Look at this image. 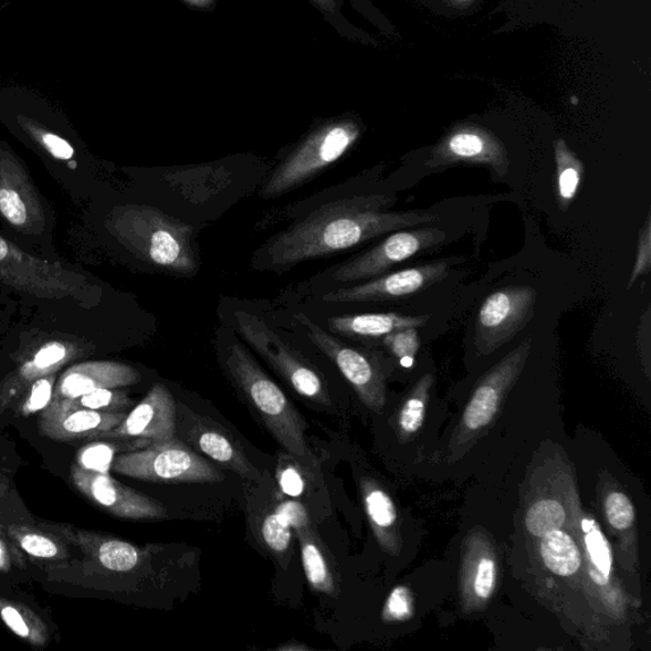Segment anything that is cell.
Segmentation results:
<instances>
[{
  "label": "cell",
  "instance_id": "obj_1",
  "mask_svg": "<svg viewBox=\"0 0 651 651\" xmlns=\"http://www.w3.org/2000/svg\"><path fill=\"white\" fill-rule=\"evenodd\" d=\"M387 196H365L327 202L302 221L273 237L255 255L259 267L272 272L334 255L377 237L438 221L428 211H384L395 204Z\"/></svg>",
  "mask_w": 651,
  "mask_h": 651
},
{
  "label": "cell",
  "instance_id": "obj_23",
  "mask_svg": "<svg viewBox=\"0 0 651 651\" xmlns=\"http://www.w3.org/2000/svg\"><path fill=\"white\" fill-rule=\"evenodd\" d=\"M430 316H403L399 313H363V315L328 318L327 325L334 334L359 339H379L397 329L426 326Z\"/></svg>",
  "mask_w": 651,
  "mask_h": 651
},
{
  "label": "cell",
  "instance_id": "obj_38",
  "mask_svg": "<svg viewBox=\"0 0 651 651\" xmlns=\"http://www.w3.org/2000/svg\"><path fill=\"white\" fill-rule=\"evenodd\" d=\"M605 512L608 523L617 531H628L636 523V510L628 495L613 492L607 496Z\"/></svg>",
  "mask_w": 651,
  "mask_h": 651
},
{
  "label": "cell",
  "instance_id": "obj_33",
  "mask_svg": "<svg viewBox=\"0 0 651 651\" xmlns=\"http://www.w3.org/2000/svg\"><path fill=\"white\" fill-rule=\"evenodd\" d=\"M61 401L77 406V408L113 413L126 412L133 406L128 395L118 391V388H101V390L82 395L77 399Z\"/></svg>",
  "mask_w": 651,
  "mask_h": 651
},
{
  "label": "cell",
  "instance_id": "obj_21",
  "mask_svg": "<svg viewBox=\"0 0 651 651\" xmlns=\"http://www.w3.org/2000/svg\"><path fill=\"white\" fill-rule=\"evenodd\" d=\"M137 369L116 361H87L65 371L55 386L53 401L73 400L101 388H123L140 382Z\"/></svg>",
  "mask_w": 651,
  "mask_h": 651
},
{
  "label": "cell",
  "instance_id": "obj_19",
  "mask_svg": "<svg viewBox=\"0 0 651 651\" xmlns=\"http://www.w3.org/2000/svg\"><path fill=\"white\" fill-rule=\"evenodd\" d=\"M462 164L490 167L498 177L508 175L511 166L503 144L475 128H463L448 135L431 154L428 166L443 168Z\"/></svg>",
  "mask_w": 651,
  "mask_h": 651
},
{
  "label": "cell",
  "instance_id": "obj_39",
  "mask_svg": "<svg viewBox=\"0 0 651 651\" xmlns=\"http://www.w3.org/2000/svg\"><path fill=\"white\" fill-rule=\"evenodd\" d=\"M413 598L408 587H396L386 599L382 620L386 623L409 621L413 616Z\"/></svg>",
  "mask_w": 651,
  "mask_h": 651
},
{
  "label": "cell",
  "instance_id": "obj_41",
  "mask_svg": "<svg viewBox=\"0 0 651 651\" xmlns=\"http://www.w3.org/2000/svg\"><path fill=\"white\" fill-rule=\"evenodd\" d=\"M651 267V221L650 214L647 217L644 227L641 228L636 256V265L632 267L629 287L636 284L638 279L647 275Z\"/></svg>",
  "mask_w": 651,
  "mask_h": 651
},
{
  "label": "cell",
  "instance_id": "obj_37",
  "mask_svg": "<svg viewBox=\"0 0 651 651\" xmlns=\"http://www.w3.org/2000/svg\"><path fill=\"white\" fill-rule=\"evenodd\" d=\"M55 374L41 377L30 386V391L20 405L19 412L23 417L44 411L54 399Z\"/></svg>",
  "mask_w": 651,
  "mask_h": 651
},
{
  "label": "cell",
  "instance_id": "obj_27",
  "mask_svg": "<svg viewBox=\"0 0 651 651\" xmlns=\"http://www.w3.org/2000/svg\"><path fill=\"white\" fill-rule=\"evenodd\" d=\"M540 556L549 571L564 578L577 574L582 561L579 546L561 529L548 532L540 538Z\"/></svg>",
  "mask_w": 651,
  "mask_h": 651
},
{
  "label": "cell",
  "instance_id": "obj_35",
  "mask_svg": "<svg viewBox=\"0 0 651 651\" xmlns=\"http://www.w3.org/2000/svg\"><path fill=\"white\" fill-rule=\"evenodd\" d=\"M384 344L396 358L400 359L402 367L411 368L420 348L418 328L409 327L397 329V332L384 337Z\"/></svg>",
  "mask_w": 651,
  "mask_h": 651
},
{
  "label": "cell",
  "instance_id": "obj_18",
  "mask_svg": "<svg viewBox=\"0 0 651 651\" xmlns=\"http://www.w3.org/2000/svg\"><path fill=\"white\" fill-rule=\"evenodd\" d=\"M262 482L248 481L244 484L249 526L259 545L287 569L293 555L294 532L276 511L274 493L265 490Z\"/></svg>",
  "mask_w": 651,
  "mask_h": 651
},
{
  "label": "cell",
  "instance_id": "obj_15",
  "mask_svg": "<svg viewBox=\"0 0 651 651\" xmlns=\"http://www.w3.org/2000/svg\"><path fill=\"white\" fill-rule=\"evenodd\" d=\"M0 214L17 231L36 234L45 230L46 214L27 167L10 151L0 149Z\"/></svg>",
  "mask_w": 651,
  "mask_h": 651
},
{
  "label": "cell",
  "instance_id": "obj_31",
  "mask_svg": "<svg viewBox=\"0 0 651 651\" xmlns=\"http://www.w3.org/2000/svg\"><path fill=\"white\" fill-rule=\"evenodd\" d=\"M431 385H433V377L426 375L419 380L409 399L403 403L399 419V427L403 435L410 437L418 433L422 424H424Z\"/></svg>",
  "mask_w": 651,
  "mask_h": 651
},
{
  "label": "cell",
  "instance_id": "obj_26",
  "mask_svg": "<svg viewBox=\"0 0 651 651\" xmlns=\"http://www.w3.org/2000/svg\"><path fill=\"white\" fill-rule=\"evenodd\" d=\"M363 502L376 537L385 548H392V531L397 523V511L390 495L375 481H361Z\"/></svg>",
  "mask_w": 651,
  "mask_h": 651
},
{
  "label": "cell",
  "instance_id": "obj_16",
  "mask_svg": "<svg viewBox=\"0 0 651 651\" xmlns=\"http://www.w3.org/2000/svg\"><path fill=\"white\" fill-rule=\"evenodd\" d=\"M450 264L447 261L433 262L380 275L359 285L343 287L327 293L324 301L328 303L386 302L410 297L427 287L441 282L447 276Z\"/></svg>",
  "mask_w": 651,
  "mask_h": 651
},
{
  "label": "cell",
  "instance_id": "obj_6",
  "mask_svg": "<svg viewBox=\"0 0 651 651\" xmlns=\"http://www.w3.org/2000/svg\"><path fill=\"white\" fill-rule=\"evenodd\" d=\"M0 283L40 300L83 301L87 277L56 262L33 258L0 237Z\"/></svg>",
  "mask_w": 651,
  "mask_h": 651
},
{
  "label": "cell",
  "instance_id": "obj_14",
  "mask_svg": "<svg viewBox=\"0 0 651 651\" xmlns=\"http://www.w3.org/2000/svg\"><path fill=\"white\" fill-rule=\"evenodd\" d=\"M71 479L81 494L117 518L132 521L166 518L167 510L164 504L135 492L105 473L86 471L78 464H74L71 469Z\"/></svg>",
  "mask_w": 651,
  "mask_h": 651
},
{
  "label": "cell",
  "instance_id": "obj_2",
  "mask_svg": "<svg viewBox=\"0 0 651 651\" xmlns=\"http://www.w3.org/2000/svg\"><path fill=\"white\" fill-rule=\"evenodd\" d=\"M46 527L62 536L66 543L81 548L87 559L104 574L123 580H137L140 587L150 585L165 590L170 580H177L179 571L189 569L191 561L189 549H180L179 546L141 547L120 538L63 524H46Z\"/></svg>",
  "mask_w": 651,
  "mask_h": 651
},
{
  "label": "cell",
  "instance_id": "obj_9",
  "mask_svg": "<svg viewBox=\"0 0 651 651\" xmlns=\"http://www.w3.org/2000/svg\"><path fill=\"white\" fill-rule=\"evenodd\" d=\"M445 240V232L434 227L418 225L412 227V230L406 228V230L392 232L374 249L337 266L334 281L340 283L370 281L386 274L400 262L439 246Z\"/></svg>",
  "mask_w": 651,
  "mask_h": 651
},
{
  "label": "cell",
  "instance_id": "obj_29",
  "mask_svg": "<svg viewBox=\"0 0 651 651\" xmlns=\"http://www.w3.org/2000/svg\"><path fill=\"white\" fill-rule=\"evenodd\" d=\"M0 619L14 636L31 645L45 647L49 641L46 624L22 603L0 597Z\"/></svg>",
  "mask_w": 651,
  "mask_h": 651
},
{
  "label": "cell",
  "instance_id": "obj_13",
  "mask_svg": "<svg viewBox=\"0 0 651 651\" xmlns=\"http://www.w3.org/2000/svg\"><path fill=\"white\" fill-rule=\"evenodd\" d=\"M537 293L531 286H510L482 303L476 321L477 343L482 350L501 348L529 323Z\"/></svg>",
  "mask_w": 651,
  "mask_h": 651
},
{
  "label": "cell",
  "instance_id": "obj_32",
  "mask_svg": "<svg viewBox=\"0 0 651 651\" xmlns=\"http://www.w3.org/2000/svg\"><path fill=\"white\" fill-rule=\"evenodd\" d=\"M566 522L564 506L553 498H544L531 506L526 515V527L531 535L543 538L548 532L561 529Z\"/></svg>",
  "mask_w": 651,
  "mask_h": 651
},
{
  "label": "cell",
  "instance_id": "obj_22",
  "mask_svg": "<svg viewBox=\"0 0 651 651\" xmlns=\"http://www.w3.org/2000/svg\"><path fill=\"white\" fill-rule=\"evenodd\" d=\"M300 539L302 564L309 586L317 594L336 598L339 595L336 565L332 553L312 526L294 532Z\"/></svg>",
  "mask_w": 651,
  "mask_h": 651
},
{
  "label": "cell",
  "instance_id": "obj_28",
  "mask_svg": "<svg viewBox=\"0 0 651 651\" xmlns=\"http://www.w3.org/2000/svg\"><path fill=\"white\" fill-rule=\"evenodd\" d=\"M556 165V197L561 210H568L578 196L582 179H585V165L568 147L564 139L555 141Z\"/></svg>",
  "mask_w": 651,
  "mask_h": 651
},
{
  "label": "cell",
  "instance_id": "obj_17",
  "mask_svg": "<svg viewBox=\"0 0 651 651\" xmlns=\"http://www.w3.org/2000/svg\"><path fill=\"white\" fill-rule=\"evenodd\" d=\"M532 343L526 340L517 349L489 371L473 393L462 419V435L479 433L495 418L503 397L510 391L521 374L531 351Z\"/></svg>",
  "mask_w": 651,
  "mask_h": 651
},
{
  "label": "cell",
  "instance_id": "obj_45",
  "mask_svg": "<svg viewBox=\"0 0 651 651\" xmlns=\"http://www.w3.org/2000/svg\"><path fill=\"white\" fill-rule=\"evenodd\" d=\"M460 2H469V0H460Z\"/></svg>",
  "mask_w": 651,
  "mask_h": 651
},
{
  "label": "cell",
  "instance_id": "obj_3",
  "mask_svg": "<svg viewBox=\"0 0 651 651\" xmlns=\"http://www.w3.org/2000/svg\"><path fill=\"white\" fill-rule=\"evenodd\" d=\"M224 368L237 390L284 451L313 459L306 441V420L241 343H233L227 349Z\"/></svg>",
  "mask_w": 651,
  "mask_h": 651
},
{
  "label": "cell",
  "instance_id": "obj_24",
  "mask_svg": "<svg viewBox=\"0 0 651 651\" xmlns=\"http://www.w3.org/2000/svg\"><path fill=\"white\" fill-rule=\"evenodd\" d=\"M4 534L32 559L57 564L70 560L71 554L66 540L50 528L11 524L4 528Z\"/></svg>",
  "mask_w": 651,
  "mask_h": 651
},
{
  "label": "cell",
  "instance_id": "obj_11",
  "mask_svg": "<svg viewBox=\"0 0 651 651\" xmlns=\"http://www.w3.org/2000/svg\"><path fill=\"white\" fill-rule=\"evenodd\" d=\"M177 402L164 385H155L115 429L98 439L123 442L128 451L172 441L176 435Z\"/></svg>",
  "mask_w": 651,
  "mask_h": 651
},
{
  "label": "cell",
  "instance_id": "obj_7",
  "mask_svg": "<svg viewBox=\"0 0 651 651\" xmlns=\"http://www.w3.org/2000/svg\"><path fill=\"white\" fill-rule=\"evenodd\" d=\"M359 137L357 126L350 123L329 126L312 135L279 165L261 191L264 199L297 189L339 160Z\"/></svg>",
  "mask_w": 651,
  "mask_h": 651
},
{
  "label": "cell",
  "instance_id": "obj_20",
  "mask_svg": "<svg viewBox=\"0 0 651 651\" xmlns=\"http://www.w3.org/2000/svg\"><path fill=\"white\" fill-rule=\"evenodd\" d=\"M126 412H99L77 408L65 401H52L38 421L40 434L55 442H78L98 439L115 429Z\"/></svg>",
  "mask_w": 651,
  "mask_h": 651
},
{
  "label": "cell",
  "instance_id": "obj_30",
  "mask_svg": "<svg viewBox=\"0 0 651 651\" xmlns=\"http://www.w3.org/2000/svg\"><path fill=\"white\" fill-rule=\"evenodd\" d=\"M586 546L591 565V577L599 586L607 585L611 577L612 554L610 544L594 519L582 522Z\"/></svg>",
  "mask_w": 651,
  "mask_h": 651
},
{
  "label": "cell",
  "instance_id": "obj_34",
  "mask_svg": "<svg viewBox=\"0 0 651 651\" xmlns=\"http://www.w3.org/2000/svg\"><path fill=\"white\" fill-rule=\"evenodd\" d=\"M497 585V564L495 557L485 554L473 564L469 580V591L477 602H486L493 597Z\"/></svg>",
  "mask_w": 651,
  "mask_h": 651
},
{
  "label": "cell",
  "instance_id": "obj_5",
  "mask_svg": "<svg viewBox=\"0 0 651 651\" xmlns=\"http://www.w3.org/2000/svg\"><path fill=\"white\" fill-rule=\"evenodd\" d=\"M118 475L156 484H207L224 480L223 472L179 437L170 442L115 456Z\"/></svg>",
  "mask_w": 651,
  "mask_h": 651
},
{
  "label": "cell",
  "instance_id": "obj_10",
  "mask_svg": "<svg viewBox=\"0 0 651 651\" xmlns=\"http://www.w3.org/2000/svg\"><path fill=\"white\" fill-rule=\"evenodd\" d=\"M176 435L193 451L219 466L230 470L246 481L261 484L265 480L261 471L244 453L239 442L219 427L216 421L201 417L177 402Z\"/></svg>",
  "mask_w": 651,
  "mask_h": 651
},
{
  "label": "cell",
  "instance_id": "obj_8",
  "mask_svg": "<svg viewBox=\"0 0 651 651\" xmlns=\"http://www.w3.org/2000/svg\"><path fill=\"white\" fill-rule=\"evenodd\" d=\"M234 318L240 334L253 350L261 355L285 382L292 386L303 399L329 408V399L324 379L311 363L286 345L264 319L248 312H235Z\"/></svg>",
  "mask_w": 651,
  "mask_h": 651
},
{
  "label": "cell",
  "instance_id": "obj_44",
  "mask_svg": "<svg viewBox=\"0 0 651 651\" xmlns=\"http://www.w3.org/2000/svg\"><path fill=\"white\" fill-rule=\"evenodd\" d=\"M277 650H284V651H293V650H308L309 648L307 645L304 644H298V642L292 641L287 642V644L282 645V647H277Z\"/></svg>",
  "mask_w": 651,
  "mask_h": 651
},
{
  "label": "cell",
  "instance_id": "obj_25",
  "mask_svg": "<svg viewBox=\"0 0 651 651\" xmlns=\"http://www.w3.org/2000/svg\"><path fill=\"white\" fill-rule=\"evenodd\" d=\"M315 459H302L286 451L279 454L276 464V484L279 493L302 502L315 490H321V477Z\"/></svg>",
  "mask_w": 651,
  "mask_h": 651
},
{
  "label": "cell",
  "instance_id": "obj_36",
  "mask_svg": "<svg viewBox=\"0 0 651 651\" xmlns=\"http://www.w3.org/2000/svg\"><path fill=\"white\" fill-rule=\"evenodd\" d=\"M123 445L98 442L82 448L77 454V464L81 469L97 473H105L112 470L115 453Z\"/></svg>",
  "mask_w": 651,
  "mask_h": 651
},
{
  "label": "cell",
  "instance_id": "obj_4",
  "mask_svg": "<svg viewBox=\"0 0 651 651\" xmlns=\"http://www.w3.org/2000/svg\"><path fill=\"white\" fill-rule=\"evenodd\" d=\"M116 239L135 256L177 274H196L192 228L150 207L118 208L109 219Z\"/></svg>",
  "mask_w": 651,
  "mask_h": 651
},
{
  "label": "cell",
  "instance_id": "obj_12",
  "mask_svg": "<svg viewBox=\"0 0 651 651\" xmlns=\"http://www.w3.org/2000/svg\"><path fill=\"white\" fill-rule=\"evenodd\" d=\"M294 319H297L303 326L312 344L335 363L360 400L371 410H382L386 402V385L382 371L375 363L366 354L350 348L336 339L334 335L325 332L324 328L312 323L303 313H297Z\"/></svg>",
  "mask_w": 651,
  "mask_h": 651
},
{
  "label": "cell",
  "instance_id": "obj_43",
  "mask_svg": "<svg viewBox=\"0 0 651 651\" xmlns=\"http://www.w3.org/2000/svg\"><path fill=\"white\" fill-rule=\"evenodd\" d=\"M40 141L42 146L49 151L50 155L56 159H71L74 156V149L70 143L65 141L57 135L44 133L40 135Z\"/></svg>",
  "mask_w": 651,
  "mask_h": 651
},
{
  "label": "cell",
  "instance_id": "obj_42",
  "mask_svg": "<svg viewBox=\"0 0 651 651\" xmlns=\"http://www.w3.org/2000/svg\"><path fill=\"white\" fill-rule=\"evenodd\" d=\"M23 568L24 561L21 549L11 539L0 535V571L8 573L13 568Z\"/></svg>",
  "mask_w": 651,
  "mask_h": 651
},
{
  "label": "cell",
  "instance_id": "obj_40",
  "mask_svg": "<svg viewBox=\"0 0 651 651\" xmlns=\"http://www.w3.org/2000/svg\"><path fill=\"white\" fill-rule=\"evenodd\" d=\"M275 506L279 514L290 524L293 532L312 526L306 504L295 501V498L277 495L274 493Z\"/></svg>",
  "mask_w": 651,
  "mask_h": 651
}]
</instances>
